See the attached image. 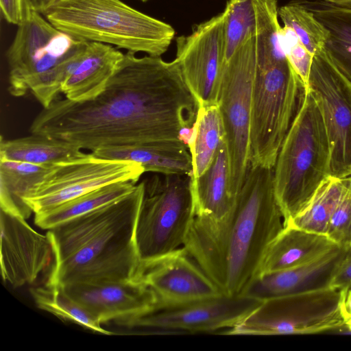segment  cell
Returning <instances> with one entry per match:
<instances>
[{
  "instance_id": "obj_1",
  "label": "cell",
  "mask_w": 351,
  "mask_h": 351,
  "mask_svg": "<svg viewBox=\"0 0 351 351\" xmlns=\"http://www.w3.org/2000/svg\"><path fill=\"white\" fill-rule=\"evenodd\" d=\"M199 107L175 60L127 51L96 98H57L36 116L29 132L91 152L147 144L179 139L182 129L193 125Z\"/></svg>"
},
{
  "instance_id": "obj_2",
  "label": "cell",
  "mask_w": 351,
  "mask_h": 351,
  "mask_svg": "<svg viewBox=\"0 0 351 351\" xmlns=\"http://www.w3.org/2000/svg\"><path fill=\"white\" fill-rule=\"evenodd\" d=\"M284 228L274 168L250 165L231 215L217 222L195 217L183 247L224 294L238 295Z\"/></svg>"
},
{
  "instance_id": "obj_3",
  "label": "cell",
  "mask_w": 351,
  "mask_h": 351,
  "mask_svg": "<svg viewBox=\"0 0 351 351\" xmlns=\"http://www.w3.org/2000/svg\"><path fill=\"white\" fill-rule=\"evenodd\" d=\"M144 182L123 197L49 230L53 263L47 283L65 287L134 279Z\"/></svg>"
},
{
  "instance_id": "obj_4",
  "label": "cell",
  "mask_w": 351,
  "mask_h": 351,
  "mask_svg": "<svg viewBox=\"0 0 351 351\" xmlns=\"http://www.w3.org/2000/svg\"><path fill=\"white\" fill-rule=\"evenodd\" d=\"M87 42L59 30L34 10L18 25L6 52L9 93L19 97L30 93L43 108L48 107L59 97Z\"/></svg>"
},
{
  "instance_id": "obj_5",
  "label": "cell",
  "mask_w": 351,
  "mask_h": 351,
  "mask_svg": "<svg viewBox=\"0 0 351 351\" xmlns=\"http://www.w3.org/2000/svg\"><path fill=\"white\" fill-rule=\"evenodd\" d=\"M59 30L84 41L161 56L176 32L121 0H57L43 14Z\"/></svg>"
},
{
  "instance_id": "obj_6",
  "label": "cell",
  "mask_w": 351,
  "mask_h": 351,
  "mask_svg": "<svg viewBox=\"0 0 351 351\" xmlns=\"http://www.w3.org/2000/svg\"><path fill=\"white\" fill-rule=\"evenodd\" d=\"M331 149L319 107L304 89L274 167V189L284 225L309 205L331 176Z\"/></svg>"
},
{
  "instance_id": "obj_7",
  "label": "cell",
  "mask_w": 351,
  "mask_h": 351,
  "mask_svg": "<svg viewBox=\"0 0 351 351\" xmlns=\"http://www.w3.org/2000/svg\"><path fill=\"white\" fill-rule=\"evenodd\" d=\"M304 92V85L287 56L268 58L257 52L252 97L250 165L274 167Z\"/></svg>"
},
{
  "instance_id": "obj_8",
  "label": "cell",
  "mask_w": 351,
  "mask_h": 351,
  "mask_svg": "<svg viewBox=\"0 0 351 351\" xmlns=\"http://www.w3.org/2000/svg\"><path fill=\"white\" fill-rule=\"evenodd\" d=\"M143 182L136 228L140 265L182 247L195 217L192 176H154Z\"/></svg>"
},
{
  "instance_id": "obj_9",
  "label": "cell",
  "mask_w": 351,
  "mask_h": 351,
  "mask_svg": "<svg viewBox=\"0 0 351 351\" xmlns=\"http://www.w3.org/2000/svg\"><path fill=\"white\" fill-rule=\"evenodd\" d=\"M256 66L257 47L254 29L225 62L217 98L229 157V191L235 199L250 165L252 97Z\"/></svg>"
},
{
  "instance_id": "obj_10",
  "label": "cell",
  "mask_w": 351,
  "mask_h": 351,
  "mask_svg": "<svg viewBox=\"0 0 351 351\" xmlns=\"http://www.w3.org/2000/svg\"><path fill=\"white\" fill-rule=\"evenodd\" d=\"M341 291L331 287L265 300L227 335L313 334L345 326Z\"/></svg>"
},
{
  "instance_id": "obj_11",
  "label": "cell",
  "mask_w": 351,
  "mask_h": 351,
  "mask_svg": "<svg viewBox=\"0 0 351 351\" xmlns=\"http://www.w3.org/2000/svg\"><path fill=\"white\" fill-rule=\"evenodd\" d=\"M138 162L97 157L92 152L56 163L23 197L33 213L47 212L109 184L138 182L145 173Z\"/></svg>"
},
{
  "instance_id": "obj_12",
  "label": "cell",
  "mask_w": 351,
  "mask_h": 351,
  "mask_svg": "<svg viewBox=\"0 0 351 351\" xmlns=\"http://www.w3.org/2000/svg\"><path fill=\"white\" fill-rule=\"evenodd\" d=\"M307 89L322 114L331 149V176H351V82L337 69L324 49L317 51Z\"/></svg>"
},
{
  "instance_id": "obj_13",
  "label": "cell",
  "mask_w": 351,
  "mask_h": 351,
  "mask_svg": "<svg viewBox=\"0 0 351 351\" xmlns=\"http://www.w3.org/2000/svg\"><path fill=\"white\" fill-rule=\"evenodd\" d=\"M261 302L244 295L222 293L182 303L157 305L147 313L119 325L169 332L227 330L243 319Z\"/></svg>"
},
{
  "instance_id": "obj_14",
  "label": "cell",
  "mask_w": 351,
  "mask_h": 351,
  "mask_svg": "<svg viewBox=\"0 0 351 351\" xmlns=\"http://www.w3.org/2000/svg\"><path fill=\"white\" fill-rule=\"evenodd\" d=\"M223 11L176 38L178 63L199 106L217 104L225 63Z\"/></svg>"
},
{
  "instance_id": "obj_15",
  "label": "cell",
  "mask_w": 351,
  "mask_h": 351,
  "mask_svg": "<svg viewBox=\"0 0 351 351\" xmlns=\"http://www.w3.org/2000/svg\"><path fill=\"white\" fill-rule=\"evenodd\" d=\"M1 271L14 287L33 284L53 261L47 234L34 230L19 216L0 209Z\"/></svg>"
},
{
  "instance_id": "obj_16",
  "label": "cell",
  "mask_w": 351,
  "mask_h": 351,
  "mask_svg": "<svg viewBox=\"0 0 351 351\" xmlns=\"http://www.w3.org/2000/svg\"><path fill=\"white\" fill-rule=\"evenodd\" d=\"M134 279L153 291L157 305L182 303L223 293L183 246L141 265Z\"/></svg>"
},
{
  "instance_id": "obj_17",
  "label": "cell",
  "mask_w": 351,
  "mask_h": 351,
  "mask_svg": "<svg viewBox=\"0 0 351 351\" xmlns=\"http://www.w3.org/2000/svg\"><path fill=\"white\" fill-rule=\"evenodd\" d=\"M63 287L101 324L110 321L121 324L147 313L158 304L153 291L136 279Z\"/></svg>"
},
{
  "instance_id": "obj_18",
  "label": "cell",
  "mask_w": 351,
  "mask_h": 351,
  "mask_svg": "<svg viewBox=\"0 0 351 351\" xmlns=\"http://www.w3.org/2000/svg\"><path fill=\"white\" fill-rule=\"evenodd\" d=\"M346 250L345 247H337L308 263L256 275L241 295L263 301L271 298L330 287Z\"/></svg>"
},
{
  "instance_id": "obj_19",
  "label": "cell",
  "mask_w": 351,
  "mask_h": 351,
  "mask_svg": "<svg viewBox=\"0 0 351 351\" xmlns=\"http://www.w3.org/2000/svg\"><path fill=\"white\" fill-rule=\"evenodd\" d=\"M123 56L112 45L88 41L82 59L62 84V93L75 102L96 98L105 89Z\"/></svg>"
},
{
  "instance_id": "obj_20",
  "label": "cell",
  "mask_w": 351,
  "mask_h": 351,
  "mask_svg": "<svg viewBox=\"0 0 351 351\" xmlns=\"http://www.w3.org/2000/svg\"><path fill=\"white\" fill-rule=\"evenodd\" d=\"M99 158L140 163L145 171L163 175L192 176L193 164L188 146L180 139L147 144L98 149Z\"/></svg>"
},
{
  "instance_id": "obj_21",
  "label": "cell",
  "mask_w": 351,
  "mask_h": 351,
  "mask_svg": "<svg viewBox=\"0 0 351 351\" xmlns=\"http://www.w3.org/2000/svg\"><path fill=\"white\" fill-rule=\"evenodd\" d=\"M337 247L326 235L286 226L265 251L255 276L308 263Z\"/></svg>"
},
{
  "instance_id": "obj_22",
  "label": "cell",
  "mask_w": 351,
  "mask_h": 351,
  "mask_svg": "<svg viewBox=\"0 0 351 351\" xmlns=\"http://www.w3.org/2000/svg\"><path fill=\"white\" fill-rule=\"evenodd\" d=\"M230 163L225 140L213 162L197 178L192 177L195 217L222 221L233 211L237 199L229 191Z\"/></svg>"
},
{
  "instance_id": "obj_23",
  "label": "cell",
  "mask_w": 351,
  "mask_h": 351,
  "mask_svg": "<svg viewBox=\"0 0 351 351\" xmlns=\"http://www.w3.org/2000/svg\"><path fill=\"white\" fill-rule=\"evenodd\" d=\"M326 29L324 50L337 69L351 82V8L325 0H295Z\"/></svg>"
},
{
  "instance_id": "obj_24",
  "label": "cell",
  "mask_w": 351,
  "mask_h": 351,
  "mask_svg": "<svg viewBox=\"0 0 351 351\" xmlns=\"http://www.w3.org/2000/svg\"><path fill=\"white\" fill-rule=\"evenodd\" d=\"M85 153L77 145L62 139L43 134L0 139V158L41 165L82 156Z\"/></svg>"
},
{
  "instance_id": "obj_25",
  "label": "cell",
  "mask_w": 351,
  "mask_h": 351,
  "mask_svg": "<svg viewBox=\"0 0 351 351\" xmlns=\"http://www.w3.org/2000/svg\"><path fill=\"white\" fill-rule=\"evenodd\" d=\"M53 165L0 158V209L25 219L29 218L33 212L23 198Z\"/></svg>"
},
{
  "instance_id": "obj_26",
  "label": "cell",
  "mask_w": 351,
  "mask_h": 351,
  "mask_svg": "<svg viewBox=\"0 0 351 351\" xmlns=\"http://www.w3.org/2000/svg\"><path fill=\"white\" fill-rule=\"evenodd\" d=\"M136 184L125 181L101 186L47 212L34 215V223L42 229L49 230L123 197L133 191Z\"/></svg>"
},
{
  "instance_id": "obj_27",
  "label": "cell",
  "mask_w": 351,
  "mask_h": 351,
  "mask_svg": "<svg viewBox=\"0 0 351 351\" xmlns=\"http://www.w3.org/2000/svg\"><path fill=\"white\" fill-rule=\"evenodd\" d=\"M224 140V127L217 104L199 106L187 145L192 158L193 178L206 171Z\"/></svg>"
},
{
  "instance_id": "obj_28",
  "label": "cell",
  "mask_w": 351,
  "mask_h": 351,
  "mask_svg": "<svg viewBox=\"0 0 351 351\" xmlns=\"http://www.w3.org/2000/svg\"><path fill=\"white\" fill-rule=\"evenodd\" d=\"M348 191L341 180L330 176L309 205L286 226L326 236L330 219Z\"/></svg>"
},
{
  "instance_id": "obj_29",
  "label": "cell",
  "mask_w": 351,
  "mask_h": 351,
  "mask_svg": "<svg viewBox=\"0 0 351 351\" xmlns=\"http://www.w3.org/2000/svg\"><path fill=\"white\" fill-rule=\"evenodd\" d=\"M30 293L36 305L41 310L94 332L112 334L101 327V324L61 285L46 283L44 286L31 288Z\"/></svg>"
},
{
  "instance_id": "obj_30",
  "label": "cell",
  "mask_w": 351,
  "mask_h": 351,
  "mask_svg": "<svg viewBox=\"0 0 351 351\" xmlns=\"http://www.w3.org/2000/svg\"><path fill=\"white\" fill-rule=\"evenodd\" d=\"M278 16L284 27L291 29L313 56L324 47L328 31L310 11L295 0L280 7Z\"/></svg>"
},
{
  "instance_id": "obj_31",
  "label": "cell",
  "mask_w": 351,
  "mask_h": 351,
  "mask_svg": "<svg viewBox=\"0 0 351 351\" xmlns=\"http://www.w3.org/2000/svg\"><path fill=\"white\" fill-rule=\"evenodd\" d=\"M225 14V62L253 32L256 24L255 0H228Z\"/></svg>"
},
{
  "instance_id": "obj_32",
  "label": "cell",
  "mask_w": 351,
  "mask_h": 351,
  "mask_svg": "<svg viewBox=\"0 0 351 351\" xmlns=\"http://www.w3.org/2000/svg\"><path fill=\"white\" fill-rule=\"evenodd\" d=\"M282 44L286 56L305 89L313 56L300 42L295 33L286 27H282Z\"/></svg>"
},
{
  "instance_id": "obj_33",
  "label": "cell",
  "mask_w": 351,
  "mask_h": 351,
  "mask_svg": "<svg viewBox=\"0 0 351 351\" xmlns=\"http://www.w3.org/2000/svg\"><path fill=\"white\" fill-rule=\"evenodd\" d=\"M326 236L339 247L351 245V194L348 191L330 219Z\"/></svg>"
},
{
  "instance_id": "obj_34",
  "label": "cell",
  "mask_w": 351,
  "mask_h": 351,
  "mask_svg": "<svg viewBox=\"0 0 351 351\" xmlns=\"http://www.w3.org/2000/svg\"><path fill=\"white\" fill-rule=\"evenodd\" d=\"M0 7L4 19L17 26L27 21L34 10L31 0H0Z\"/></svg>"
},
{
  "instance_id": "obj_35",
  "label": "cell",
  "mask_w": 351,
  "mask_h": 351,
  "mask_svg": "<svg viewBox=\"0 0 351 351\" xmlns=\"http://www.w3.org/2000/svg\"><path fill=\"white\" fill-rule=\"evenodd\" d=\"M330 287L341 291L351 288V245L346 248L334 274Z\"/></svg>"
},
{
  "instance_id": "obj_36",
  "label": "cell",
  "mask_w": 351,
  "mask_h": 351,
  "mask_svg": "<svg viewBox=\"0 0 351 351\" xmlns=\"http://www.w3.org/2000/svg\"><path fill=\"white\" fill-rule=\"evenodd\" d=\"M341 310L345 326L351 330V288L341 291Z\"/></svg>"
},
{
  "instance_id": "obj_37",
  "label": "cell",
  "mask_w": 351,
  "mask_h": 351,
  "mask_svg": "<svg viewBox=\"0 0 351 351\" xmlns=\"http://www.w3.org/2000/svg\"><path fill=\"white\" fill-rule=\"evenodd\" d=\"M33 9L44 14L46 11L57 1V0H31Z\"/></svg>"
},
{
  "instance_id": "obj_38",
  "label": "cell",
  "mask_w": 351,
  "mask_h": 351,
  "mask_svg": "<svg viewBox=\"0 0 351 351\" xmlns=\"http://www.w3.org/2000/svg\"><path fill=\"white\" fill-rule=\"evenodd\" d=\"M337 5L351 8V0H325Z\"/></svg>"
},
{
  "instance_id": "obj_39",
  "label": "cell",
  "mask_w": 351,
  "mask_h": 351,
  "mask_svg": "<svg viewBox=\"0 0 351 351\" xmlns=\"http://www.w3.org/2000/svg\"><path fill=\"white\" fill-rule=\"evenodd\" d=\"M341 180L347 191L351 194V176Z\"/></svg>"
},
{
  "instance_id": "obj_40",
  "label": "cell",
  "mask_w": 351,
  "mask_h": 351,
  "mask_svg": "<svg viewBox=\"0 0 351 351\" xmlns=\"http://www.w3.org/2000/svg\"><path fill=\"white\" fill-rule=\"evenodd\" d=\"M138 1H142V2H146V1H149V0H138Z\"/></svg>"
}]
</instances>
